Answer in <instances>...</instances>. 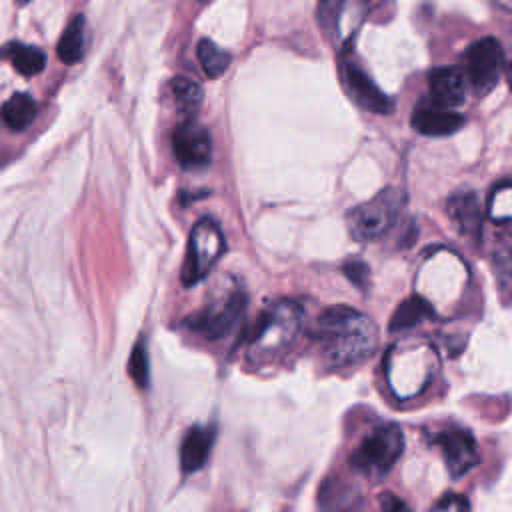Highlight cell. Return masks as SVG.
<instances>
[{
  "label": "cell",
  "mask_w": 512,
  "mask_h": 512,
  "mask_svg": "<svg viewBox=\"0 0 512 512\" xmlns=\"http://www.w3.org/2000/svg\"><path fill=\"white\" fill-rule=\"evenodd\" d=\"M432 316H434L432 304L424 296L414 294V296L406 298L396 308V312L390 318L388 328H390V332H404V330H410V328L418 326L422 320H428Z\"/></svg>",
  "instance_id": "cell-16"
},
{
  "label": "cell",
  "mask_w": 512,
  "mask_h": 512,
  "mask_svg": "<svg viewBox=\"0 0 512 512\" xmlns=\"http://www.w3.org/2000/svg\"><path fill=\"white\" fill-rule=\"evenodd\" d=\"M342 272H344V276H346L352 284H356L358 288H366L368 278H370V268H368L366 262L356 260V258H354V260H348V262H344Z\"/></svg>",
  "instance_id": "cell-25"
},
{
  "label": "cell",
  "mask_w": 512,
  "mask_h": 512,
  "mask_svg": "<svg viewBox=\"0 0 512 512\" xmlns=\"http://www.w3.org/2000/svg\"><path fill=\"white\" fill-rule=\"evenodd\" d=\"M430 512H470V504L462 494H446L432 506Z\"/></svg>",
  "instance_id": "cell-26"
},
{
  "label": "cell",
  "mask_w": 512,
  "mask_h": 512,
  "mask_svg": "<svg viewBox=\"0 0 512 512\" xmlns=\"http://www.w3.org/2000/svg\"><path fill=\"white\" fill-rule=\"evenodd\" d=\"M320 512H362L364 498L360 490L338 478H328L318 496Z\"/></svg>",
  "instance_id": "cell-15"
},
{
  "label": "cell",
  "mask_w": 512,
  "mask_h": 512,
  "mask_svg": "<svg viewBox=\"0 0 512 512\" xmlns=\"http://www.w3.org/2000/svg\"><path fill=\"white\" fill-rule=\"evenodd\" d=\"M504 68V52L496 38L486 36L468 46L464 54V74L478 92L490 90Z\"/></svg>",
  "instance_id": "cell-7"
},
{
  "label": "cell",
  "mask_w": 512,
  "mask_h": 512,
  "mask_svg": "<svg viewBox=\"0 0 512 512\" xmlns=\"http://www.w3.org/2000/svg\"><path fill=\"white\" fill-rule=\"evenodd\" d=\"M340 74L346 92L358 106L374 114H390L394 110V102L374 84L360 62H356L352 56H344L340 60Z\"/></svg>",
  "instance_id": "cell-8"
},
{
  "label": "cell",
  "mask_w": 512,
  "mask_h": 512,
  "mask_svg": "<svg viewBox=\"0 0 512 512\" xmlns=\"http://www.w3.org/2000/svg\"><path fill=\"white\" fill-rule=\"evenodd\" d=\"M402 450L404 436L400 426L390 422L380 424L356 446V450L350 456V466L368 480L378 482L392 470Z\"/></svg>",
  "instance_id": "cell-3"
},
{
  "label": "cell",
  "mask_w": 512,
  "mask_h": 512,
  "mask_svg": "<svg viewBox=\"0 0 512 512\" xmlns=\"http://www.w3.org/2000/svg\"><path fill=\"white\" fill-rule=\"evenodd\" d=\"M128 374L132 376V380L140 386L146 388L148 380H150V366H148V350H146V342L140 338L130 354L128 360Z\"/></svg>",
  "instance_id": "cell-24"
},
{
  "label": "cell",
  "mask_w": 512,
  "mask_h": 512,
  "mask_svg": "<svg viewBox=\"0 0 512 512\" xmlns=\"http://www.w3.org/2000/svg\"><path fill=\"white\" fill-rule=\"evenodd\" d=\"M248 298L242 290L232 292L228 298H224L218 304L206 306L204 310L192 314L186 318V326L198 334H202L208 340H220L224 338L234 324L244 316Z\"/></svg>",
  "instance_id": "cell-6"
},
{
  "label": "cell",
  "mask_w": 512,
  "mask_h": 512,
  "mask_svg": "<svg viewBox=\"0 0 512 512\" xmlns=\"http://www.w3.org/2000/svg\"><path fill=\"white\" fill-rule=\"evenodd\" d=\"M324 360L330 366H350L368 360L378 346V328L370 316L350 308L324 310L312 330Z\"/></svg>",
  "instance_id": "cell-1"
},
{
  "label": "cell",
  "mask_w": 512,
  "mask_h": 512,
  "mask_svg": "<svg viewBox=\"0 0 512 512\" xmlns=\"http://www.w3.org/2000/svg\"><path fill=\"white\" fill-rule=\"evenodd\" d=\"M380 512H412V510L402 498L386 492L380 496Z\"/></svg>",
  "instance_id": "cell-27"
},
{
  "label": "cell",
  "mask_w": 512,
  "mask_h": 512,
  "mask_svg": "<svg viewBox=\"0 0 512 512\" xmlns=\"http://www.w3.org/2000/svg\"><path fill=\"white\" fill-rule=\"evenodd\" d=\"M222 252H224V236L220 226L210 218L198 220L188 238L186 258L182 264V282L186 286L200 282L212 270V266L220 260Z\"/></svg>",
  "instance_id": "cell-5"
},
{
  "label": "cell",
  "mask_w": 512,
  "mask_h": 512,
  "mask_svg": "<svg viewBox=\"0 0 512 512\" xmlns=\"http://www.w3.org/2000/svg\"><path fill=\"white\" fill-rule=\"evenodd\" d=\"M488 214L492 220H512V182L496 186L488 200Z\"/></svg>",
  "instance_id": "cell-23"
},
{
  "label": "cell",
  "mask_w": 512,
  "mask_h": 512,
  "mask_svg": "<svg viewBox=\"0 0 512 512\" xmlns=\"http://www.w3.org/2000/svg\"><path fill=\"white\" fill-rule=\"evenodd\" d=\"M36 110V100L30 94L16 92L2 104V120L12 130H24L34 122Z\"/></svg>",
  "instance_id": "cell-19"
},
{
  "label": "cell",
  "mask_w": 512,
  "mask_h": 512,
  "mask_svg": "<svg viewBox=\"0 0 512 512\" xmlns=\"http://www.w3.org/2000/svg\"><path fill=\"white\" fill-rule=\"evenodd\" d=\"M214 436L216 432L212 426H192L186 432L180 444V468L184 474H192L206 464Z\"/></svg>",
  "instance_id": "cell-14"
},
{
  "label": "cell",
  "mask_w": 512,
  "mask_h": 512,
  "mask_svg": "<svg viewBox=\"0 0 512 512\" xmlns=\"http://www.w3.org/2000/svg\"><path fill=\"white\" fill-rule=\"evenodd\" d=\"M464 116L454 110H444L434 104H420L412 114V126L424 136H448L460 130Z\"/></svg>",
  "instance_id": "cell-13"
},
{
  "label": "cell",
  "mask_w": 512,
  "mask_h": 512,
  "mask_svg": "<svg viewBox=\"0 0 512 512\" xmlns=\"http://www.w3.org/2000/svg\"><path fill=\"white\" fill-rule=\"evenodd\" d=\"M446 212L460 234L468 238H478L482 230V206L476 192L472 190L454 192L448 198Z\"/></svg>",
  "instance_id": "cell-12"
},
{
  "label": "cell",
  "mask_w": 512,
  "mask_h": 512,
  "mask_svg": "<svg viewBox=\"0 0 512 512\" xmlns=\"http://www.w3.org/2000/svg\"><path fill=\"white\" fill-rule=\"evenodd\" d=\"M466 88H468V80L462 68L446 66V68H436L430 74L432 104L438 108L452 110L460 106L466 98Z\"/></svg>",
  "instance_id": "cell-11"
},
{
  "label": "cell",
  "mask_w": 512,
  "mask_h": 512,
  "mask_svg": "<svg viewBox=\"0 0 512 512\" xmlns=\"http://www.w3.org/2000/svg\"><path fill=\"white\" fill-rule=\"evenodd\" d=\"M510 82H512V72H510Z\"/></svg>",
  "instance_id": "cell-28"
},
{
  "label": "cell",
  "mask_w": 512,
  "mask_h": 512,
  "mask_svg": "<svg viewBox=\"0 0 512 512\" xmlns=\"http://www.w3.org/2000/svg\"><path fill=\"white\" fill-rule=\"evenodd\" d=\"M172 152L182 168L196 170L208 166L212 158V140L208 130L196 120H184L172 132Z\"/></svg>",
  "instance_id": "cell-9"
},
{
  "label": "cell",
  "mask_w": 512,
  "mask_h": 512,
  "mask_svg": "<svg viewBox=\"0 0 512 512\" xmlns=\"http://www.w3.org/2000/svg\"><path fill=\"white\" fill-rule=\"evenodd\" d=\"M432 442L440 448L444 464L452 478H460L478 464V448L474 436L464 428H450L438 432Z\"/></svg>",
  "instance_id": "cell-10"
},
{
  "label": "cell",
  "mask_w": 512,
  "mask_h": 512,
  "mask_svg": "<svg viewBox=\"0 0 512 512\" xmlns=\"http://www.w3.org/2000/svg\"><path fill=\"white\" fill-rule=\"evenodd\" d=\"M170 94L176 106L184 112H194L202 102V86L184 76H176L170 80Z\"/></svg>",
  "instance_id": "cell-22"
},
{
  "label": "cell",
  "mask_w": 512,
  "mask_h": 512,
  "mask_svg": "<svg viewBox=\"0 0 512 512\" xmlns=\"http://www.w3.org/2000/svg\"><path fill=\"white\" fill-rule=\"evenodd\" d=\"M196 54H198V60H200V66L204 70V74L208 78H218L222 76L228 66H230V54L224 52L222 48H218L212 40L208 38H202L198 42V48H196Z\"/></svg>",
  "instance_id": "cell-21"
},
{
  "label": "cell",
  "mask_w": 512,
  "mask_h": 512,
  "mask_svg": "<svg viewBox=\"0 0 512 512\" xmlns=\"http://www.w3.org/2000/svg\"><path fill=\"white\" fill-rule=\"evenodd\" d=\"M492 266L500 284V290L512 298V238L498 236L492 252Z\"/></svg>",
  "instance_id": "cell-20"
},
{
  "label": "cell",
  "mask_w": 512,
  "mask_h": 512,
  "mask_svg": "<svg viewBox=\"0 0 512 512\" xmlns=\"http://www.w3.org/2000/svg\"><path fill=\"white\" fill-rule=\"evenodd\" d=\"M302 324V306L294 300L270 304L256 320L248 338V352L254 360H268L284 350L298 334Z\"/></svg>",
  "instance_id": "cell-2"
},
{
  "label": "cell",
  "mask_w": 512,
  "mask_h": 512,
  "mask_svg": "<svg viewBox=\"0 0 512 512\" xmlns=\"http://www.w3.org/2000/svg\"><path fill=\"white\" fill-rule=\"evenodd\" d=\"M56 54L64 64H76L84 56V16L74 14L58 38Z\"/></svg>",
  "instance_id": "cell-18"
},
{
  "label": "cell",
  "mask_w": 512,
  "mask_h": 512,
  "mask_svg": "<svg viewBox=\"0 0 512 512\" xmlns=\"http://www.w3.org/2000/svg\"><path fill=\"white\" fill-rule=\"evenodd\" d=\"M406 204V194L398 188H384L368 202L354 206L348 212V230L358 242H368L382 236L398 218Z\"/></svg>",
  "instance_id": "cell-4"
},
{
  "label": "cell",
  "mask_w": 512,
  "mask_h": 512,
  "mask_svg": "<svg viewBox=\"0 0 512 512\" xmlns=\"http://www.w3.org/2000/svg\"><path fill=\"white\" fill-rule=\"evenodd\" d=\"M2 56L8 58L10 64L14 66V70L20 72L22 76H36L46 66L44 52L36 46L22 44V42H8L2 48Z\"/></svg>",
  "instance_id": "cell-17"
}]
</instances>
